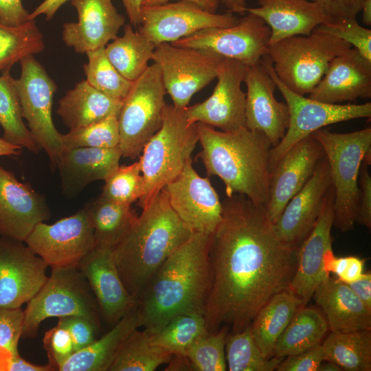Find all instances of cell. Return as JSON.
I'll return each mask as SVG.
<instances>
[{
    "label": "cell",
    "instance_id": "obj_12",
    "mask_svg": "<svg viewBox=\"0 0 371 371\" xmlns=\"http://www.w3.org/2000/svg\"><path fill=\"white\" fill-rule=\"evenodd\" d=\"M224 58L208 50L163 43L155 47L151 60L159 68L173 105L185 109L196 93L216 78Z\"/></svg>",
    "mask_w": 371,
    "mask_h": 371
},
{
    "label": "cell",
    "instance_id": "obj_58",
    "mask_svg": "<svg viewBox=\"0 0 371 371\" xmlns=\"http://www.w3.org/2000/svg\"><path fill=\"white\" fill-rule=\"evenodd\" d=\"M173 0H142V6L156 5L166 3ZM185 1L193 3L205 10L212 13H216L218 8L219 3L217 0H175Z\"/></svg>",
    "mask_w": 371,
    "mask_h": 371
},
{
    "label": "cell",
    "instance_id": "obj_1",
    "mask_svg": "<svg viewBox=\"0 0 371 371\" xmlns=\"http://www.w3.org/2000/svg\"><path fill=\"white\" fill-rule=\"evenodd\" d=\"M211 235L212 284L205 319L209 332L249 326L269 299L289 289L297 248L284 243L264 205L235 194L222 201Z\"/></svg>",
    "mask_w": 371,
    "mask_h": 371
},
{
    "label": "cell",
    "instance_id": "obj_6",
    "mask_svg": "<svg viewBox=\"0 0 371 371\" xmlns=\"http://www.w3.org/2000/svg\"><path fill=\"white\" fill-rule=\"evenodd\" d=\"M199 142L198 123H190L184 109L166 106L160 129L144 146L139 161L144 181L138 200L142 209L172 181L192 159Z\"/></svg>",
    "mask_w": 371,
    "mask_h": 371
},
{
    "label": "cell",
    "instance_id": "obj_11",
    "mask_svg": "<svg viewBox=\"0 0 371 371\" xmlns=\"http://www.w3.org/2000/svg\"><path fill=\"white\" fill-rule=\"evenodd\" d=\"M19 63L21 75L16 79V85L22 115L54 170L62 150V134L55 127L52 115L57 86L34 56H28Z\"/></svg>",
    "mask_w": 371,
    "mask_h": 371
},
{
    "label": "cell",
    "instance_id": "obj_50",
    "mask_svg": "<svg viewBox=\"0 0 371 371\" xmlns=\"http://www.w3.org/2000/svg\"><path fill=\"white\" fill-rule=\"evenodd\" d=\"M323 361L324 353L322 344H319L306 351L284 357L276 370L318 371Z\"/></svg>",
    "mask_w": 371,
    "mask_h": 371
},
{
    "label": "cell",
    "instance_id": "obj_16",
    "mask_svg": "<svg viewBox=\"0 0 371 371\" xmlns=\"http://www.w3.org/2000/svg\"><path fill=\"white\" fill-rule=\"evenodd\" d=\"M246 65L231 59L221 62L217 83L205 100L186 106L185 115L190 123H201L222 131L245 126L246 93L242 89Z\"/></svg>",
    "mask_w": 371,
    "mask_h": 371
},
{
    "label": "cell",
    "instance_id": "obj_39",
    "mask_svg": "<svg viewBox=\"0 0 371 371\" xmlns=\"http://www.w3.org/2000/svg\"><path fill=\"white\" fill-rule=\"evenodd\" d=\"M45 49L43 33L35 19L17 25L0 23V73L28 56H34Z\"/></svg>",
    "mask_w": 371,
    "mask_h": 371
},
{
    "label": "cell",
    "instance_id": "obj_8",
    "mask_svg": "<svg viewBox=\"0 0 371 371\" xmlns=\"http://www.w3.org/2000/svg\"><path fill=\"white\" fill-rule=\"evenodd\" d=\"M51 269L50 276L23 311L22 337H36L42 322L51 317L82 316L101 325L97 301L78 267Z\"/></svg>",
    "mask_w": 371,
    "mask_h": 371
},
{
    "label": "cell",
    "instance_id": "obj_33",
    "mask_svg": "<svg viewBox=\"0 0 371 371\" xmlns=\"http://www.w3.org/2000/svg\"><path fill=\"white\" fill-rule=\"evenodd\" d=\"M91 224L94 247L113 249L126 236L138 215L130 204L100 196L84 207Z\"/></svg>",
    "mask_w": 371,
    "mask_h": 371
},
{
    "label": "cell",
    "instance_id": "obj_13",
    "mask_svg": "<svg viewBox=\"0 0 371 371\" xmlns=\"http://www.w3.org/2000/svg\"><path fill=\"white\" fill-rule=\"evenodd\" d=\"M271 30L265 22L247 12L232 26L205 28L171 44L208 50L251 66L267 54Z\"/></svg>",
    "mask_w": 371,
    "mask_h": 371
},
{
    "label": "cell",
    "instance_id": "obj_63",
    "mask_svg": "<svg viewBox=\"0 0 371 371\" xmlns=\"http://www.w3.org/2000/svg\"><path fill=\"white\" fill-rule=\"evenodd\" d=\"M361 11L362 12V21L367 25H371V0H364Z\"/></svg>",
    "mask_w": 371,
    "mask_h": 371
},
{
    "label": "cell",
    "instance_id": "obj_37",
    "mask_svg": "<svg viewBox=\"0 0 371 371\" xmlns=\"http://www.w3.org/2000/svg\"><path fill=\"white\" fill-rule=\"evenodd\" d=\"M0 125L8 142L33 153L41 150L23 122L16 79L9 70L0 75Z\"/></svg>",
    "mask_w": 371,
    "mask_h": 371
},
{
    "label": "cell",
    "instance_id": "obj_51",
    "mask_svg": "<svg viewBox=\"0 0 371 371\" xmlns=\"http://www.w3.org/2000/svg\"><path fill=\"white\" fill-rule=\"evenodd\" d=\"M366 260L357 256H335L328 263L326 271L333 273L337 278L349 284L359 279L363 274V267Z\"/></svg>",
    "mask_w": 371,
    "mask_h": 371
},
{
    "label": "cell",
    "instance_id": "obj_30",
    "mask_svg": "<svg viewBox=\"0 0 371 371\" xmlns=\"http://www.w3.org/2000/svg\"><path fill=\"white\" fill-rule=\"evenodd\" d=\"M137 305L89 346L75 352L58 371H108L122 346L141 327Z\"/></svg>",
    "mask_w": 371,
    "mask_h": 371
},
{
    "label": "cell",
    "instance_id": "obj_18",
    "mask_svg": "<svg viewBox=\"0 0 371 371\" xmlns=\"http://www.w3.org/2000/svg\"><path fill=\"white\" fill-rule=\"evenodd\" d=\"M334 191H328L317 220L297 248L296 268L289 290L299 297L303 306L311 300L319 285L330 277L325 265L335 256L332 249Z\"/></svg>",
    "mask_w": 371,
    "mask_h": 371
},
{
    "label": "cell",
    "instance_id": "obj_36",
    "mask_svg": "<svg viewBox=\"0 0 371 371\" xmlns=\"http://www.w3.org/2000/svg\"><path fill=\"white\" fill-rule=\"evenodd\" d=\"M324 360L337 364L342 370H371V330L331 332L322 344Z\"/></svg>",
    "mask_w": 371,
    "mask_h": 371
},
{
    "label": "cell",
    "instance_id": "obj_55",
    "mask_svg": "<svg viewBox=\"0 0 371 371\" xmlns=\"http://www.w3.org/2000/svg\"><path fill=\"white\" fill-rule=\"evenodd\" d=\"M0 371H52L47 364L38 366L33 364L19 354L14 355L7 349L0 348Z\"/></svg>",
    "mask_w": 371,
    "mask_h": 371
},
{
    "label": "cell",
    "instance_id": "obj_35",
    "mask_svg": "<svg viewBox=\"0 0 371 371\" xmlns=\"http://www.w3.org/2000/svg\"><path fill=\"white\" fill-rule=\"evenodd\" d=\"M155 45L131 24L124 26V33L104 47L105 54L115 69L126 79L133 81L148 68Z\"/></svg>",
    "mask_w": 371,
    "mask_h": 371
},
{
    "label": "cell",
    "instance_id": "obj_62",
    "mask_svg": "<svg viewBox=\"0 0 371 371\" xmlns=\"http://www.w3.org/2000/svg\"><path fill=\"white\" fill-rule=\"evenodd\" d=\"M21 153V148L8 142L0 137V157L17 156Z\"/></svg>",
    "mask_w": 371,
    "mask_h": 371
},
{
    "label": "cell",
    "instance_id": "obj_28",
    "mask_svg": "<svg viewBox=\"0 0 371 371\" xmlns=\"http://www.w3.org/2000/svg\"><path fill=\"white\" fill-rule=\"evenodd\" d=\"M258 7L247 12L261 18L271 30L269 45L284 38L311 34L319 25L333 19L308 0H256Z\"/></svg>",
    "mask_w": 371,
    "mask_h": 371
},
{
    "label": "cell",
    "instance_id": "obj_3",
    "mask_svg": "<svg viewBox=\"0 0 371 371\" xmlns=\"http://www.w3.org/2000/svg\"><path fill=\"white\" fill-rule=\"evenodd\" d=\"M193 233L172 209L165 188L142 208L112 250L120 276L133 298L137 300L154 273Z\"/></svg>",
    "mask_w": 371,
    "mask_h": 371
},
{
    "label": "cell",
    "instance_id": "obj_21",
    "mask_svg": "<svg viewBox=\"0 0 371 371\" xmlns=\"http://www.w3.org/2000/svg\"><path fill=\"white\" fill-rule=\"evenodd\" d=\"M244 82L247 87L245 127L262 133L272 147L284 137L289 120L286 102H279L274 95L276 87L261 60L246 66Z\"/></svg>",
    "mask_w": 371,
    "mask_h": 371
},
{
    "label": "cell",
    "instance_id": "obj_31",
    "mask_svg": "<svg viewBox=\"0 0 371 371\" xmlns=\"http://www.w3.org/2000/svg\"><path fill=\"white\" fill-rule=\"evenodd\" d=\"M122 104V100L100 92L83 80L60 99L56 113L71 130L118 115Z\"/></svg>",
    "mask_w": 371,
    "mask_h": 371
},
{
    "label": "cell",
    "instance_id": "obj_26",
    "mask_svg": "<svg viewBox=\"0 0 371 371\" xmlns=\"http://www.w3.org/2000/svg\"><path fill=\"white\" fill-rule=\"evenodd\" d=\"M308 98L328 104L370 98L371 61L350 47L331 60Z\"/></svg>",
    "mask_w": 371,
    "mask_h": 371
},
{
    "label": "cell",
    "instance_id": "obj_54",
    "mask_svg": "<svg viewBox=\"0 0 371 371\" xmlns=\"http://www.w3.org/2000/svg\"><path fill=\"white\" fill-rule=\"evenodd\" d=\"M29 15L22 0H0V23L17 26L28 21Z\"/></svg>",
    "mask_w": 371,
    "mask_h": 371
},
{
    "label": "cell",
    "instance_id": "obj_53",
    "mask_svg": "<svg viewBox=\"0 0 371 371\" xmlns=\"http://www.w3.org/2000/svg\"><path fill=\"white\" fill-rule=\"evenodd\" d=\"M323 9L333 20L356 18L364 0H308Z\"/></svg>",
    "mask_w": 371,
    "mask_h": 371
},
{
    "label": "cell",
    "instance_id": "obj_43",
    "mask_svg": "<svg viewBox=\"0 0 371 371\" xmlns=\"http://www.w3.org/2000/svg\"><path fill=\"white\" fill-rule=\"evenodd\" d=\"M229 330L228 326H223L218 330L199 337L188 348L185 356L192 370H227L225 346Z\"/></svg>",
    "mask_w": 371,
    "mask_h": 371
},
{
    "label": "cell",
    "instance_id": "obj_45",
    "mask_svg": "<svg viewBox=\"0 0 371 371\" xmlns=\"http://www.w3.org/2000/svg\"><path fill=\"white\" fill-rule=\"evenodd\" d=\"M144 181L138 160L119 167L104 180L101 196L109 201L130 204L138 201L144 192Z\"/></svg>",
    "mask_w": 371,
    "mask_h": 371
},
{
    "label": "cell",
    "instance_id": "obj_27",
    "mask_svg": "<svg viewBox=\"0 0 371 371\" xmlns=\"http://www.w3.org/2000/svg\"><path fill=\"white\" fill-rule=\"evenodd\" d=\"M122 157L119 146L62 149L56 169L63 193L68 198L74 197L89 183L104 181L119 167Z\"/></svg>",
    "mask_w": 371,
    "mask_h": 371
},
{
    "label": "cell",
    "instance_id": "obj_14",
    "mask_svg": "<svg viewBox=\"0 0 371 371\" xmlns=\"http://www.w3.org/2000/svg\"><path fill=\"white\" fill-rule=\"evenodd\" d=\"M25 243L48 267H78L94 248L93 232L85 207L49 225L37 224Z\"/></svg>",
    "mask_w": 371,
    "mask_h": 371
},
{
    "label": "cell",
    "instance_id": "obj_19",
    "mask_svg": "<svg viewBox=\"0 0 371 371\" xmlns=\"http://www.w3.org/2000/svg\"><path fill=\"white\" fill-rule=\"evenodd\" d=\"M22 241L0 236V307L21 308L47 279L45 262Z\"/></svg>",
    "mask_w": 371,
    "mask_h": 371
},
{
    "label": "cell",
    "instance_id": "obj_5",
    "mask_svg": "<svg viewBox=\"0 0 371 371\" xmlns=\"http://www.w3.org/2000/svg\"><path fill=\"white\" fill-rule=\"evenodd\" d=\"M322 146L334 191L333 226L351 230L356 223L359 174L361 164L371 163V128L347 133L321 128L311 135Z\"/></svg>",
    "mask_w": 371,
    "mask_h": 371
},
{
    "label": "cell",
    "instance_id": "obj_57",
    "mask_svg": "<svg viewBox=\"0 0 371 371\" xmlns=\"http://www.w3.org/2000/svg\"><path fill=\"white\" fill-rule=\"evenodd\" d=\"M69 0H44L29 15V20H34L40 15H44L49 21L60 8Z\"/></svg>",
    "mask_w": 371,
    "mask_h": 371
},
{
    "label": "cell",
    "instance_id": "obj_24",
    "mask_svg": "<svg viewBox=\"0 0 371 371\" xmlns=\"http://www.w3.org/2000/svg\"><path fill=\"white\" fill-rule=\"evenodd\" d=\"M78 14L77 22L63 25L62 38L78 54L105 47L117 37L125 25L112 0H71Z\"/></svg>",
    "mask_w": 371,
    "mask_h": 371
},
{
    "label": "cell",
    "instance_id": "obj_32",
    "mask_svg": "<svg viewBox=\"0 0 371 371\" xmlns=\"http://www.w3.org/2000/svg\"><path fill=\"white\" fill-rule=\"evenodd\" d=\"M302 306V300L287 289L273 295L258 311L250 328L256 344L265 357L274 356L279 337Z\"/></svg>",
    "mask_w": 371,
    "mask_h": 371
},
{
    "label": "cell",
    "instance_id": "obj_42",
    "mask_svg": "<svg viewBox=\"0 0 371 371\" xmlns=\"http://www.w3.org/2000/svg\"><path fill=\"white\" fill-rule=\"evenodd\" d=\"M88 62L83 65L86 80L100 92L122 100L127 95L133 81L124 78L108 59L104 47L86 54Z\"/></svg>",
    "mask_w": 371,
    "mask_h": 371
},
{
    "label": "cell",
    "instance_id": "obj_41",
    "mask_svg": "<svg viewBox=\"0 0 371 371\" xmlns=\"http://www.w3.org/2000/svg\"><path fill=\"white\" fill-rule=\"evenodd\" d=\"M208 333L204 315L181 314L172 317L157 332L151 333V340L172 355L185 356L188 348Z\"/></svg>",
    "mask_w": 371,
    "mask_h": 371
},
{
    "label": "cell",
    "instance_id": "obj_23",
    "mask_svg": "<svg viewBox=\"0 0 371 371\" xmlns=\"http://www.w3.org/2000/svg\"><path fill=\"white\" fill-rule=\"evenodd\" d=\"M112 250L94 247L78 265L94 294L102 320L111 327L137 305L123 284Z\"/></svg>",
    "mask_w": 371,
    "mask_h": 371
},
{
    "label": "cell",
    "instance_id": "obj_25",
    "mask_svg": "<svg viewBox=\"0 0 371 371\" xmlns=\"http://www.w3.org/2000/svg\"><path fill=\"white\" fill-rule=\"evenodd\" d=\"M331 186L328 164L324 157L275 223L277 233L284 243L298 248L314 227Z\"/></svg>",
    "mask_w": 371,
    "mask_h": 371
},
{
    "label": "cell",
    "instance_id": "obj_29",
    "mask_svg": "<svg viewBox=\"0 0 371 371\" xmlns=\"http://www.w3.org/2000/svg\"><path fill=\"white\" fill-rule=\"evenodd\" d=\"M313 297L322 308L331 332L371 330V310L337 278L329 277L322 282Z\"/></svg>",
    "mask_w": 371,
    "mask_h": 371
},
{
    "label": "cell",
    "instance_id": "obj_56",
    "mask_svg": "<svg viewBox=\"0 0 371 371\" xmlns=\"http://www.w3.org/2000/svg\"><path fill=\"white\" fill-rule=\"evenodd\" d=\"M347 284L365 306L371 310V273H363L359 279Z\"/></svg>",
    "mask_w": 371,
    "mask_h": 371
},
{
    "label": "cell",
    "instance_id": "obj_48",
    "mask_svg": "<svg viewBox=\"0 0 371 371\" xmlns=\"http://www.w3.org/2000/svg\"><path fill=\"white\" fill-rule=\"evenodd\" d=\"M24 322L23 311L21 308L0 307V348L18 355V344L22 337Z\"/></svg>",
    "mask_w": 371,
    "mask_h": 371
},
{
    "label": "cell",
    "instance_id": "obj_46",
    "mask_svg": "<svg viewBox=\"0 0 371 371\" xmlns=\"http://www.w3.org/2000/svg\"><path fill=\"white\" fill-rule=\"evenodd\" d=\"M313 32L330 34L348 43L371 61V30L360 25L356 18L324 23Z\"/></svg>",
    "mask_w": 371,
    "mask_h": 371
},
{
    "label": "cell",
    "instance_id": "obj_17",
    "mask_svg": "<svg viewBox=\"0 0 371 371\" xmlns=\"http://www.w3.org/2000/svg\"><path fill=\"white\" fill-rule=\"evenodd\" d=\"M164 188L172 209L192 232H214L222 219V202L209 179L194 170L192 159Z\"/></svg>",
    "mask_w": 371,
    "mask_h": 371
},
{
    "label": "cell",
    "instance_id": "obj_44",
    "mask_svg": "<svg viewBox=\"0 0 371 371\" xmlns=\"http://www.w3.org/2000/svg\"><path fill=\"white\" fill-rule=\"evenodd\" d=\"M118 115H111L90 125L62 134V149L78 147L109 148L119 146Z\"/></svg>",
    "mask_w": 371,
    "mask_h": 371
},
{
    "label": "cell",
    "instance_id": "obj_40",
    "mask_svg": "<svg viewBox=\"0 0 371 371\" xmlns=\"http://www.w3.org/2000/svg\"><path fill=\"white\" fill-rule=\"evenodd\" d=\"M225 350L229 371H273L284 359L265 357L254 339L250 325L240 331L229 332Z\"/></svg>",
    "mask_w": 371,
    "mask_h": 371
},
{
    "label": "cell",
    "instance_id": "obj_64",
    "mask_svg": "<svg viewBox=\"0 0 371 371\" xmlns=\"http://www.w3.org/2000/svg\"><path fill=\"white\" fill-rule=\"evenodd\" d=\"M341 368L335 363L324 360L320 364L318 371H340Z\"/></svg>",
    "mask_w": 371,
    "mask_h": 371
},
{
    "label": "cell",
    "instance_id": "obj_52",
    "mask_svg": "<svg viewBox=\"0 0 371 371\" xmlns=\"http://www.w3.org/2000/svg\"><path fill=\"white\" fill-rule=\"evenodd\" d=\"M369 165L362 163L359 174V199L356 223L371 228V177Z\"/></svg>",
    "mask_w": 371,
    "mask_h": 371
},
{
    "label": "cell",
    "instance_id": "obj_7",
    "mask_svg": "<svg viewBox=\"0 0 371 371\" xmlns=\"http://www.w3.org/2000/svg\"><path fill=\"white\" fill-rule=\"evenodd\" d=\"M350 47L335 36L313 32L271 44L266 55L281 82L294 93L304 95L321 80L331 60Z\"/></svg>",
    "mask_w": 371,
    "mask_h": 371
},
{
    "label": "cell",
    "instance_id": "obj_20",
    "mask_svg": "<svg viewBox=\"0 0 371 371\" xmlns=\"http://www.w3.org/2000/svg\"><path fill=\"white\" fill-rule=\"evenodd\" d=\"M324 157L320 144L309 135L294 144L271 170L269 200L265 207L274 223Z\"/></svg>",
    "mask_w": 371,
    "mask_h": 371
},
{
    "label": "cell",
    "instance_id": "obj_60",
    "mask_svg": "<svg viewBox=\"0 0 371 371\" xmlns=\"http://www.w3.org/2000/svg\"><path fill=\"white\" fill-rule=\"evenodd\" d=\"M219 4L223 5L232 13L244 15L247 13L246 0H217Z\"/></svg>",
    "mask_w": 371,
    "mask_h": 371
},
{
    "label": "cell",
    "instance_id": "obj_10",
    "mask_svg": "<svg viewBox=\"0 0 371 371\" xmlns=\"http://www.w3.org/2000/svg\"><path fill=\"white\" fill-rule=\"evenodd\" d=\"M261 61L282 93L289 114V126L284 137L270 150V171L294 144L313 132L333 124L371 117L370 102L328 104L294 93L277 76L267 55L265 54Z\"/></svg>",
    "mask_w": 371,
    "mask_h": 371
},
{
    "label": "cell",
    "instance_id": "obj_49",
    "mask_svg": "<svg viewBox=\"0 0 371 371\" xmlns=\"http://www.w3.org/2000/svg\"><path fill=\"white\" fill-rule=\"evenodd\" d=\"M58 319L57 324L65 327L70 333L75 352L92 344L101 329V325L82 316H67Z\"/></svg>",
    "mask_w": 371,
    "mask_h": 371
},
{
    "label": "cell",
    "instance_id": "obj_34",
    "mask_svg": "<svg viewBox=\"0 0 371 371\" xmlns=\"http://www.w3.org/2000/svg\"><path fill=\"white\" fill-rule=\"evenodd\" d=\"M328 330L324 314L317 308L302 306L279 337L274 356L284 358L321 344Z\"/></svg>",
    "mask_w": 371,
    "mask_h": 371
},
{
    "label": "cell",
    "instance_id": "obj_38",
    "mask_svg": "<svg viewBox=\"0 0 371 371\" xmlns=\"http://www.w3.org/2000/svg\"><path fill=\"white\" fill-rule=\"evenodd\" d=\"M138 329L127 337L108 371H154L170 361L172 355L155 344L150 333Z\"/></svg>",
    "mask_w": 371,
    "mask_h": 371
},
{
    "label": "cell",
    "instance_id": "obj_47",
    "mask_svg": "<svg viewBox=\"0 0 371 371\" xmlns=\"http://www.w3.org/2000/svg\"><path fill=\"white\" fill-rule=\"evenodd\" d=\"M43 348L52 370L59 368L75 352L74 345L69 331L57 325L46 331L43 339Z\"/></svg>",
    "mask_w": 371,
    "mask_h": 371
},
{
    "label": "cell",
    "instance_id": "obj_15",
    "mask_svg": "<svg viewBox=\"0 0 371 371\" xmlns=\"http://www.w3.org/2000/svg\"><path fill=\"white\" fill-rule=\"evenodd\" d=\"M238 19L232 12L212 13L188 1L142 6L138 31L155 46L171 43L209 27H227Z\"/></svg>",
    "mask_w": 371,
    "mask_h": 371
},
{
    "label": "cell",
    "instance_id": "obj_4",
    "mask_svg": "<svg viewBox=\"0 0 371 371\" xmlns=\"http://www.w3.org/2000/svg\"><path fill=\"white\" fill-rule=\"evenodd\" d=\"M199 157L208 176H217L225 184L226 196H247L266 207L269 200L272 146L262 133L243 127L217 131L198 123Z\"/></svg>",
    "mask_w": 371,
    "mask_h": 371
},
{
    "label": "cell",
    "instance_id": "obj_61",
    "mask_svg": "<svg viewBox=\"0 0 371 371\" xmlns=\"http://www.w3.org/2000/svg\"><path fill=\"white\" fill-rule=\"evenodd\" d=\"M168 363V370H192L189 360L183 355H172Z\"/></svg>",
    "mask_w": 371,
    "mask_h": 371
},
{
    "label": "cell",
    "instance_id": "obj_2",
    "mask_svg": "<svg viewBox=\"0 0 371 371\" xmlns=\"http://www.w3.org/2000/svg\"><path fill=\"white\" fill-rule=\"evenodd\" d=\"M211 235L194 232L151 277L137 300L144 329L155 333L177 315H204L212 284Z\"/></svg>",
    "mask_w": 371,
    "mask_h": 371
},
{
    "label": "cell",
    "instance_id": "obj_9",
    "mask_svg": "<svg viewBox=\"0 0 371 371\" xmlns=\"http://www.w3.org/2000/svg\"><path fill=\"white\" fill-rule=\"evenodd\" d=\"M166 94L159 68L155 63L133 81L118 115L122 157H139L146 144L160 129L167 106Z\"/></svg>",
    "mask_w": 371,
    "mask_h": 371
},
{
    "label": "cell",
    "instance_id": "obj_59",
    "mask_svg": "<svg viewBox=\"0 0 371 371\" xmlns=\"http://www.w3.org/2000/svg\"><path fill=\"white\" fill-rule=\"evenodd\" d=\"M131 25H139L142 0H122Z\"/></svg>",
    "mask_w": 371,
    "mask_h": 371
},
{
    "label": "cell",
    "instance_id": "obj_22",
    "mask_svg": "<svg viewBox=\"0 0 371 371\" xmlns=\"http://www.w3.org/2000/svg\"><path fill=\"white\" fill-rule=\"evenodd\" d=\"M50 210L41 194L0 166V236L24 242Z\"/></svg>",
    "mask_w": 371,
    "mask_h": 371
}]
</instances>
